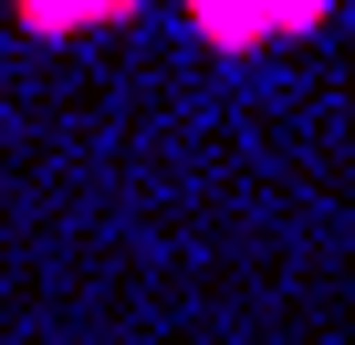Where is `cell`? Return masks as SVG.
<instances>
[{"instance_id": "1", "label": "cell", "mask_w": 355, "mask_h": 345, "mask_svg": "<svg viewBox=\"0 0 355 345\" xmlns=\"http://www.w3.org/2000/svg\"><path fill=\"white\" fill-rule=\"evenodd\" d=\"M324 11H189V32L199 42H220V53H261V42H293V32H313Z\"/></svg>"}]
</instances>
